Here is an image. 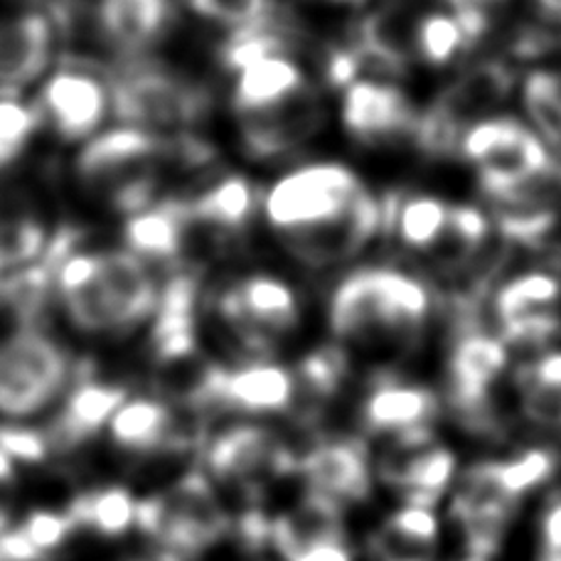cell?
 Returning a JSON list of instances; mask_svg holds the SVG:
<instances>
[{"mask_svg":"<svg viewBox=\"0 0 561 561\" xmlns=\"http://www.w3.org/2000/svg\"><path fill=\"white\" fill-rule=\"evenodd\" d=\"M268 227L310 266L350 262L385 225L379 199L363 175L340 160L290 168L262 199Z\"/></svg>","mask_w":561,"mask_h":561,"instance_id":"6da1fadb","label":"cell"},{"mask_svg":"<svg viewBox=\"0 0 561 561\" xmlns=\"http://www.w3.org/2000/svg\"><path fill=\"white\" fill-rule=\"evenodd\" d=\"M232 112L239 144L254 160L294 153L325 124L323 102L286 49L234 69Z\"/></svg>","mask_w":561,"mask_h":561,"instance_id":"7a4b0ae2","label":"cell"},{"mask_svg":"<svg viewBox=\"0 0 561 561\" xmlns=\"http://www.w3.org/2000/svg\"><path fill=\"white\" fill-rule=\"evenodd\" d=\"M428 320V288L394 266H357L328 298L330 335L365 353H409L421 343Z\"/></svg>","mask_w":561,"mask_h":561,"instance_id":"3957f363","label":"cell"},{"mask_svg":"<svg viewBox=\"0 0 561 561\" xmlns=\"http://www.w3.org/2000/svg\"><path fill=\"white\" fill-rule=\"evenodd\" d=\"M160 288L148 264L128 249H96L67 256L55 298L79 333L126 335L153 318Z\"/></svg>","mask_w":561,"mask_h":561,"instance_id":"277c9868","label":"cell"},{"mask_svg":"<svg viewBox=\"0 0 561 561\" xmlns=\"http://www.w3.org/2000/svg\"><path fill=\"white\" fill-rule=\"evenodd\" d=\"M168 153L170 138L163 134L118 124L87 140L75 160V175L118 213L136 215L156 203L158 173Z\"/></svg>","mask_w":561,"mask_h":561,"instance_id":"5b68a950","label":"cell"},{"mask_svg":"<svg viewBox=\"0 0 561 561\" xmlns=\"http://www.w3.org/2000/svg\"><path fill=\"white\" fill-rule=\"evenodd\" d=\"M136 529L158 561H195L229 535L232 519L205 473H190L156 495L138 500Z\"/></svg>","mask_w":561,"mask_h":561,"instance_id":"8992f818","label":"cell"},{"mask_svg":"<svg viewBox=\"0 0 561 561\" xmlns=\"http://www.w3.org/2000/svg\"><path fill=\"white\" fill-rule=\"evenodd\" d=\"M106 89L118 124L156 134L203 122L213 104L203 84L148 57H126L114 65Z\"/></svg>","mask_w":561,"mask_h":561,"instance_id":"52a82bcc","label":"cell"},{"mask_svg":"<svg viewBox=\"0 0 561 561\" xmlns=\"http://www.w3.org/2000/svg\"><path fill=\"white\" fill-rule=\"evenodd\" d=\"M72 375V355L43 325L10 330L0 337V421L27 424L45 414Z\"/></svg>","mask_w":561,"mask_h":561,"instance_id":"ba28073f","label":"cell"},{"mask_svg":"<svg viewBox=\"0 0 561 561\" xmlns=\"http://www.w3.org/2000/svg\"><path fill=\"white\" fill-rule=\"evenodd\" d=\"M392 234L409 254L436 264L466 262L485 244L490 219L468 203H450L438 195H409L394 207Z\"/></svg>","mask_w":561,"mask_h":561,"instance_id":"9c48e42d","label":"cell"},{"mask_svg":"<svg viewBox=\"0 0 561 561\" xmlns=\"http://www.w3.org/2000/svg\"><path fill=\"white\" fill-rule=\"evenodd\" d=\"M505 340L490 333H466L446 357V404L470 434L493 436L500 428L495 389L507 373Z\"/></svg>","mask_w":561,"mask_h":561,"instance_id":"30bf717a","label":"cell"},{"mask_svg":"<svg viewBox=\"0 0 561 561\" xmlns=\"http://www.w3.org/2000/svg\"><path fill=\"white\" fill-rule=\"evenodd\" d=\"M298 470L284 438L262 424H234L207 440L205 476L219 485H229L252 497L264 485Z\"/></svg>","mask_w":561,"mask_h":561,"instance_id":"8fae6325","label":"cell"},{"mask_svg":"<svg viewBox=\"0 0 561 561\" xmlns=\"http://www.w3.org/2000/svg\"><path fill=\"white\" fill-rule=\"evenodd\" d=\"M377 463V478L402 505L431 507L448 495L456 480L458 458L434 428L387 438Z\"/></svg>","mask_w":561,"mask_h":561,"instance_id":"7c38bea8","label":"cell"},{"mask_svg":"<svg viewBox=\"0 0 561 561\" xmlns=\"http://www.w3.org/2000/svg\"><path fill=\"white\" fill-rule=\"evenodd\" d=\"M219 316L239 340L256 353H266L300 328V300L288 280L254 274L225 290Z\"/></svg>","mask_w":561,"mask_h":561,"instance_id":"4fadbf2b","label":"cell"},{"mask_svg":"<svg viewBox=\"0 0 561 561\" xmlns=\"http://www.w3.org/2000/svg\"><path fill=\"white\" fill-rule=\"evenodd\" d=\"M296 402V375L272 359L209 365L193 397L195 409H229L247 416L284 414Z\"/></svg>","mask_w":561,"mask_h":561,"instance_id":"5bb4252c","label":"cell"},{"mask_svg":"<svg viewBox=\"0 0 561 561\" xmlns=\"http://www.w3.org/2000/svg\"><path fill=\"white\" fill-rule=\"evenodd\" d=\"M340 126L353 144L377 150L402 144L419 128L414 102L389 79H353L340 99Z\"/></svg>","mask_w":561,"mask_h":561,"instance_id":"9a60e30c","label":"cell"},{"mask_svg":"<svg viewBox=\"0 0 561 561\" xmlns=\"http://www.w3.org/2000/svg\"><path fill=\"white\" fill-rule=\"evenodd\" d=\"M272 547L284 561H355L345 507L310 490L272 519Z\"/></svg>","mask_w":561,"mask_h":561,"instance_id":"2e32d148","label":"cell"},{"mask_svg":"<svg viewBox=\"0 0 561 561\" xmlns=\"http://www.w3.org/2000/svg\"><path fill=\"white\" fill-rule=\"evenodd\" d=\"M493 313L505 345L539 347L561 330V284L547 272H525L497 288Z\"/></svg>","mask_w":561,"mask_h":561,"instance_id":"e0dca14e","label":"cell"},{"mask_svg":"<svg viewBox=\"0 0 561 561\" xmlns=\"http://www.w3.org/2000/svg\"><path fill=\"white\" fill-rule=\"evenodd\" d=\"M298 473L306 478L310 493L333 500L340 507L363 505L373 495V458L363 438L328 436L316 440L298 458Z\"/></svg>","mask_w":561,"mask_h":561,"instance_id":"ac0fdd59","label":"cell"},{"mask_svg":"<svg viewBox=\"0 0 561 561\" xmlns=\"http://www.w3.org/2000/svg\"><path fill=\"white\" fill-rule=\"evenodd\" d=\"M112 114V99L104 79L87 69H59L39 94L37 116L67 144L94 138Z\"/></svg>","mask_w":561,"mask_h":561,"instance_id":"d6986e66","label":"cell"},{"mask_svg":"<svg viewBox=\"0 0 561 561\" xmlns=\"http://www.w3.org/2000/svg\"><path fill=\"white\" fill-rule=\"evenodd\" d=\"M440 416V397L424 382L387 373L369 382L359 404V419L373 436L397 438L434 428Z\"/></svg>","mask_w":561,"mask_h":561,"instance_id":"ffe728a7","label":"cell"},{"mask_svg":"<svg viewBox=\"0 0 561 561\" xmlns=\"http://www.w3.org/2000/svg\"><path fill=\"white\" fill-rule=\"evenodd\" d=\"M55 55V25L39 10L0 18V99H15L43 77Z\"/></svg>","mask_w":561,"mask_h":561,"instance_id":"44dd1931","label":"cell"},{"mask_svg":"<svg viewBox=\"0 0 561 561\" xmlns=\"http://www.w3.org/2000/svg\"><path fill=\"white\" fill-rule=\"evenodd\" d=\"M126 402V389L104 379H79L45 428L53 454H69L108 426L116 409Z\"/></svg>","mask_w":561,"mask_h":561,"instance_id":"7402d4cb","label":"cell"},{"mask_svg":"<svg viewBox=\"0 0 561 561\" xmlns=\"http://www.w3.org/2000/svg\"><path fill=\"white\" fill-rule=\"evenodd\" d=\"M507 87L510 77L497 65L480 67L476 72H470L463 82H456L440 96L431 124H419L416 131H421V140H426V146L428 140L431 146H446L450 144V134L460 131V136H463V128L460 126H466V118L468 128L478 124L480 118H485L483 112L490 114V108L505 96Z\"/></svg>","mask_w":561,"mask_h":561,"instance_id":"603a6c76","label":"cell"},{"mask_svg":"<svg viewBox=\"0 0 561 561\" xmlns=\"http://www.w3.org/2000/svg\"><path fill=\"white\" fill-rule=\"evenodd\" d=\"M106 431L116 448L138 458L175 454L190 446L173 409L158 399H126L108 421Z\"/></svg>","mask_w":561,"mask_h":561,"instance_id":"cb8c5ba5","label":"cell"},{"mask_svg":"<svg viewBox=\"0 0 561 561\" xmlns=\"http://www.w3.org/2000/svg\"><path fill=\"white\" fill-rule=\"evenodd\" d=\"M150 350L160 365H183L197 353V280L173 276L160 288L150 318Z\"/></svg>","mask_w":561,"mask_h":561,"instance_id":"d4e9b609","label":"cell"},{"mask_svg":"<svg viewBox=\"0 0 561 561\" xmlns=\"http://www.w3.org/2000/svg\"><path fill=\"white\" fill-rule=\"evenodd\" d=\"M173 18L170 0H102L96 27L106 45L126 57H144L165 37Z\"/></svg>","mask_w":561,"mask_h":561,"instance_id":"484cf974","label":"cell"},{"mask_svg":"<svg viewBox=\"0 0 561 561\" xmlns=\"http://www.w3.org/2000/svg\"><path fill=\"white\" fill-rule=\"evenodd\" d=\"M190 227L193 222L185 199H156L153 205L128 217L126 249L146 264L175 262L183 252Z\"/></svg>","mask_w":561,"mask_h":561,"instance_id":"4316f807","label":"cell"},{"mask_svg":"<svg viewBox=\"0 0 561 561\" xmlns=\"http://www.w3.org/2000/svg\"><path fill=\"white\" fill-rule=\"evenodd\" d=\"M440 523L431 507L399 505L369 537L373 561H434Z\"/></svg>","mask_w":561,"mask_h":561,"instance_id":"83f0119b","label":"cell"},{"mask_svg":"<svg viewBox=\"0 0 561 561\" xmlns=\"http://www.w3.org/2000/svg\"><path fill=\"white\" fill-rule=\"evenodd\" d=\"M478 463L500 495L523 507L529 495L545 488L559 473L561 454L552 446H529L517 450L515 456L478 460Z\"/></svg>","mask_w":561,"mask_h":561,"instance_id":"f1b7e54d","label":"cell"},{"mask_svg":"<svg viewBox=\"0 0 561 561\" xmlns=\"http://www.w3.org/2000/svg\"><path fill=\"white\" fill-rule=\"evenodd\" d=\"M138 500L122 485H102L77 495L67 507V515L84 533L102 539H118L136 527Z\"/></svg>","mask_w":561,"mask_h":561,"instance_id":"f546056e","label":"cell"},{"mask_svg":"<svg viewBox=\"0 0 561 561\" xmlns=\"http://www.w3.org/2000/svg\"><path fill=\"white\" fill-rule=\"evenodd\" d=\"M190 222L237 232L249 225L256 209V193L242 175H227L203 190L197 197L185 199Z\"/></svg>","mask_w":561,"mask_h":561,"instance_id":"4dcf8cb0","label":"cell"},{"mask_svg":"<svg viewBox=\"0 0 561 561\" xmlns=\"http://www.w3.org/2000/svg\"><path fill=\"white\" fill-rule=\"evenodd\" d=\"M515 387L529 419L561 428V350L527 359L517 369Z\"/></svg>","mask_w":561,"mask_h":561,"instance_id":"1f68e13d","label":"cell"},{"mask_svg":"<svg viewBox=\"0 0 561 561\" xmlns=\"http://www.w3.org/2000/svg\"><path fill=\"white\" fill-rule=\"evenodd\" d=\"M49 239L43 219L18 207L0 205V278L23 272L47 252Z\"/></svg>","mask_w":561,"mask_h":561,"instance_id":"d6a6232c","label":"cell"},{"mask_svg":"<svg viewBox=\"0 0 561 561\" xmlns=\"http://www.w3.org/2000/svg\"><path fill=\"white\" fill-rule=\"evenodd\" d=\"M478 35L470 30L456 13H428L416 20L412 43L414 53L426 67H446L454 59L466 53L468 45Z\"/></svg>","mask_w":561,"mask_h":561,"instance_id":"836d02e7","label":"cell"},{"mask_svg":"<svg viewBox=\"0 0 561 561\" xmlns=\"http://www.w3.org/2000/svg\"><path fill=\"white\" fill-rule=\"evenodd\" d=\"M527 124L552 150H561V69H535L523 82Z\"/></svg>","mask_w":561,"mask_h":561,"instance_id":"e575fe53","label":"cell"},{"mask_svg":"<svg viewBox=\"0 0 561 561\" xmlns=\"http://www.w3.org/2000/svg\"><path fill=\"white\" fill-rule=\"evenodd\" d=\"M15 529L18 535L25 539L27 547L43 561L53 559L77 533L67 510H35V513H30L23 523L15 525Z\"/></svg>","mask_w":561,"mask_h":561,"instance_id":"d590c367","label":"cell"},{"mask_svg":"<svg viewBox=\"0 0 561 561\" xmlns=\"http://www.w3.org/2000/svg\"><path fill=\"white\" fill-rule=\"evenodd\" d=\"M345 355L340 350H318L300 363L296 373V397L306 394L313 402H325L345 379Z\"/></svg>","mask_w":561,"mask_h":561,"instance_id":"8d00e7d4","label":"cell"},{"mask_svg":"<svg viewBox=\"0 0 561 561\" xmlns=\"http://www.w3.org/2000/svg\"><path fill=\"white\" fill-rule=\"evenodd\" d=\"M37 124V108H30L18 99H0V173L25 153Z\"/></svg>","mask_w":561,"mask_h":561,"instance_id":"74e56055","label":"cell"},{"mask_svg":"<svg viewBox=\"0 0 561 561\" xmlns=\"http://www.w3.org/2000/svg\"><path fill=\"white\" fill-rule=\"evenodd\" d=\"M199 15L234 30L262 25L268 18V0H190Z\"/></svg>","mask_w":561,"mask_h":561,"instance_id":"f35d334b","label":"cell"},{"mask_svg":"<svg viewBox=\"0 0 561 561\" xmlns=\"http://www.w3.org/2000/svg\"><path fill=\"white\" fill-rule=\"evenodd\" d=\"M535 561H561V490L547 497L537 515Z\"/></svg>","mask_w":561,"mask_h":561,"instance_id":"ab89813d","label":"cell"},{"mask_svg":"<svg viewBox=\"0 0 561 561\" xmlns=\"http://www.w3.org/2000/svg\"><path fill=\"white\" fill-rule=\"evenodd\" d=\"M446 3L450 13H456L476 35H480L488 25L490 13L503 8L507 0H446Z\"/></svg>","mask_w":561,"mask_h":561,"instance_id":"60d3db41","label":"cell"},{"mask_svg":"<svg viewBox=\"0 0 561 561\" xmlns=\"http://www.w3.org/2000/svg\"><path fill=\"white\" fill-rule=\"evenodd\" d=\"M533 5L547 20H554V23H561V0H533Z\"/></svg>","mask_w":561,"mask_h":561,"instance_id":"b9f144b4","label":"cell"},{"mask_svg":"<svg viewBox=\"0 0 561 561\" xmlns=\"http://www.w3.org/2000/svg\"><path fill=\"white\" fill-rule=\"evenodd\" d=\"M13 525H15V519H13V515H10L8 505L0 503V537H3Z\"/></svg>","mask_w":561,"mask_h":561,"instance_id":"7bdbcfd3","label":"cell"},{"mask_svg":"<svg viewBox=\"0 0 561 561\" xmlns=\"http://www.w3.org/2000/svg\"><path fill=\"white\" fill-rule=\"evenodd\" d=\"M323 3H330V5H363L365 0H323Z\"/></svg>","mask_w":561,"mask_h":561,"instance_id":"ee69618b","label":"cell"},{"mask_svg":"<svg viewBox=\"0 0 561 561\" xmlns=\"http://www.w3.org/2000/svg\"><path fill=\"white\" fill-rule=\"evenodd\" d=\"M122 561H158V559H144V557H126Z\"/></svg>","mask_w":561,"mask_h":561,"instance_id":"f6af8a7d","label":"cell"},{"mask_svg":"<svg viewBox=\"0 0 561 561\" xmlns=\"http://www.w3.org/2000/svg\"><path fill=\"white\" fill-rule=\"evenodd\" d=\"M460 561H493V559H480V557H468V554H466Z\"/></svg>","mask_w":561,"mask_h":561,"instance_id":"bcb514c9","label":"cell"}]
</instances>
